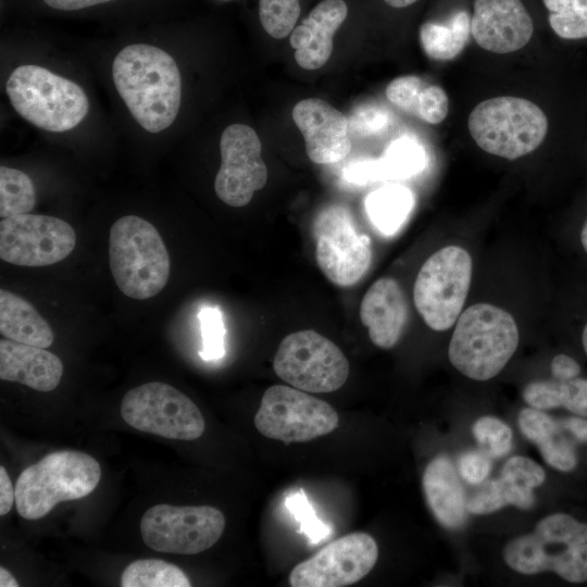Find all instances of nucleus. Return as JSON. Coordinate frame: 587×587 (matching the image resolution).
I'll return each instance as SVG.
<instances>
[{
  "instance_id": "obj_18",
  "label": "nucleus",
  "mask_w": 587,
  "mask_h": 587,
  "mask_svg": "<svg viewBox=\"0 0 587 587\" xmlns=\"http://www.w3.org/2000/svg\"><path fill=\"white\" fill-rule=\"evenodd\" d=\"M292 120L301 132L308 158L317 164L344 160L351 149L349 122L336 108L319 98L300 100Z\"/></svg>"
},
{
  "instance_id": "obj_7",
  "label": "nucleus",
  "mask_w": 587,
  "mask_h": 587,
  "mask_svg": "<svg viewBox=\"0 0 587 587\" xmlns=\"http://www.w3.org/2000/svg\"><path fill=\"white\" fill-rule=\"evenodd\" d=\"M467 126L482 150L515 160L541 145L548 133V118L534 102L504 96L478 103L469 115Z\"/></svg>"
},
{
  "instance_id": "obj_1",
  "label": "nucleus",
  "mask_w": 587,
  "mask_h": 587,
  "mask_svg": "<svg viewBox=\"0 0 587 587\" xmlns=\"http://www.w3.org/2000/svg\"><path fill=\"white\" fill-rule=\"evenodd\" d=\"M112 75L120 97L143 129L155 134L173 124L182 98L173 57L151 45H130L115 57Z\"/></svg>"
},
{
  "instance_id": "obj_12",
  "label": "nucleus",
  "mask_w": 587,
  "mask_h": 587,
  "mask_svg": "<svg viewBox=\"0 0 587 587\" xmlns=\"http://www.w3.org/2000/svg\"><path fill=\"white\" fill-rule=\"evenodd\" d=\"M313 233L316 263L329 282L349 287L369 271L373 255L371 238L358 230L347 208H324L314 221Z\"/></svg>"
},
{
  "instance_id": "obj_43",
  "label": "nucleus",
  "mask_w": 587,
  "mask_h": 587,
  "mask_svg": "<svg viewBox=\"0 0 587 587\" xmlns=\"http://www.w3.org/2000/svg\"><path fill=\"white\" fill-rule=\"evenodd\" d=\"M551 372L555 379L569 380L577 377L580 366L573 358L558 354L551 361Z\"/></svg>"
},
{
  "instance_id": "obj_4",
  "label": "nucleus",
  "mask_w": 587,
  "mask_h": 587,
  "mask_svg": "<svg viewBox=\"0 0 587 587\" xmlns=\"http://www.w3.org/2000/svg\"><path fill=\"white\" fill-rule=\"evenodd\" d=\"M109 263L118 289L127 297L145 300L167 284L171 262L157 228L137 215L115 221L109 235Z\"/></svg>"
},
{
  "instance_id": "obj_28",
  "label": "nucleus",
  "mask_w": 587,
  "mask_h": 587,
  "mask_svg": "<svg viewBox=\"0 0 587 587\" xmlns=\"http://www.w3.org/2000/svg\"><path fill=\"white\" fill-rule=\"evenodd\" d=\"M122 587H189L187 575L177 565L159 559H139L126 566Z\"/></svg>"
},
{
  "instance_id": "obj_35",
  "label": "nucleus",
  "mask_w": 587,
  "mask_h": 587,
  "mask_svg": "<svg viewBox=\"0 0 587 587\" xmlns=\"http://www.w3.org/2000/svg\"><path fill=\"white\" fill-rule=\"evenodd\" d=\"M286 507L299 521L301 532L310 538L311 544H319L330 534V527L315 516L302 489L286 498Z\"/></svg>"
},
{
  "instance_id": "obj_11",
  "label": "nucleus",
  "mask_w": 587,
  "mask_h": 587,
  "mask_svg": "<svg viewBox=\"0 0 587 587\" xmlns=\"http://www.w3.org/2000/svg\"><path fill=\"white\" fill-rule=\"evenodd\" d=\"M254 425L263 436L288 445L332 433L338 414L329 403L303 390L274 385L263 394Z\"/></svg>"
},
{
  "instance_id": "obj_40",
  "label": "nucleus",
  "mask_w": 587,
  "mask_h": 587,
  "mask_svg": "<svg viewBox=\"0 0 587 587\" xmlns=\"http://www.w3.org/2000/svg\"><path fill=\"white\" fill-rule=\"evenodd\" d=\"M491 470L490 457L482 451H466L459 457L458 472L460 476L472 485L480 484L487 478Z\"/></svg>"
},
{
  "instance_id": "obj_42",
  "label": "nucleus",
  "mask_w": 587,
  "mask_h": 587,
  "mask_svg": "<svg viewBox=\"0 0 587 587\" xmlns=\"http://www.w3.org/2000/svg\"><path fill=\"white\" fill-rule=\"evenodd\" d=\"M388 123L389 114L372 105H363L352 114V127L363 135L377 133Z\"/></svg>"
},
{
  "instance_id": "obj_13",
  "label": "nucleus",
  "mask_w": 587,
  "mask_h": 587,
  "mask_svg": "<svg viewBox=\"0 0 587 587\" xmlns=\"http://www.w3.org/2000/svg\"><path fill=\"white\" fill-rule=\"evenodd\" d=\"M225 527L223 513L211 505L155 504L140 521L145 545L155 551L197 554L211 548Z\"/></svg>"
},
{
  "instance_id": "obj_44",
  "label": "nucleus",
  "mask_w": 587,
  "mask_h": 587,
  "mask_svg": "<svg viewBox=\"0 0 587 587\" xmlns=\"http://www.w3.org/2000/svg\"><path fill=\"white\" fill-rule=\"evenodd\" d=\"M15 503V488L3 466H0V515L10 512Z\"/></svg>"
},
{
  "instance_id": "obj_30",
  "label": "nucleus",
  "mask_w": 587,
  "mask_h": 587,
  "mask_svg": "<svg viewBox=\"0 0 587 587\" xmlns=\"http://www.w3.org/2000/svg\"><path fill=\"white\" fill-rule=\"evenodd\" d=\"M36 204V191L30 177L16 168L0 167V216L2 218L29 213Z\"/></svg>"
},
{
  "instance_id": "obj_48",
  "label": "nucleus",
  "mask_w": 587,
  "mask_h": 587,
  "mask_svg": "<svg viewBox=\"0 0 587 587\" xmlns=\"http://www.w3.org/2000/svg\"><path fill=\"white\" fill-rule=\"evenodd\" d=\"M0 586L1 587H17L18 586L13 575L3 566L0 567Z\"/></svg>"
},
{
  "instance_id": "obj_25",
  "label": "nucleus",
  "mask_w": 587,
  "mask_h": 587,
  "mask_svg": "<svg viewBox=\"0 0 587 587\" xmlns=\"http://www.w3.org/2000/svg\"><path fill=\"white\" fill-rule=\"evenodd\" d=\"M471 35V13L460 8L442 23L425 22L419 37L424 53L432 60L448 61L464 49Z\"/></svg>"
},
{
  "instance_id": "obj_29",
  "label": "nucleus",
  "mask_w": 587,
  "mask_h": 587,
  "mask_svg": "<svg viewBox=\"0 0 587 587\" xmlns=\"http://www.w3.org/2000/svg\"><path fill=\"white\" fill-rule=\"evenodd\" d=\"M551 30L565 40L587 38V0H540Z\"/></svg>"
},
{
  "instance_id": "obj_3",
  "label": "nucleus",
  "mask_w": 587,
  "mask_h": 587,
  "mask_svg": "<svg viewBox=\"0 0 587 587\" xmlns=\"http://www.w3.org/2000/svg\"><path fill=\"white\" fill-rule=\"evenodd\" d=\"M503 559L522 574L555 572L571 583L587 580V524L569 514L540 520L533 533L511 539Z\"/></svg>"
},
{
  "instance_id": "obj_16",
  "label": "nucleus",
  "mask_w": 587,
  "mask_h": 587,
  "mask_svg": "<svg viewBox=\"0 0 587 587\" xmlns=\"http://www.w3.org/2000/svg\"><path fill=\"white\" fill-rule=\"evenodd\" d=\"M220 150L222 161L214 190L224 203L243 207L267 182L260 138L250 126L233 124L222 133Z\"/></svg>"
},
{
  "instance_id": "obj_19",
  "label": "nucleus",
  "mask_w": 587,
  "mask_h": 587,
  "mask_svg": "<svg viewBox=\"0 0 587 587\" xmlns=\"http://www.w3.org/2000/svg\"><path fill=\"white\" fill-rule=\"evenodd\" d=\"M349 14L347 0H321L295 26L289 42L301 68L317 70L328 61L334 36L347 22Z\"/></svg>"
},
{
  "instance_id": "obj_34",
  "label": "nucleus",
  "mask_w": 587,
  "mask_h": 587,
  "mask_svg": "<svg viewBox=\"0 0 587 587\" xmlns=\"http://www.w3.org/2000/svg\"><path fill=\"white\" fill-rule=\"evenodd\" d=\"M202 334V350L199 352L204 360H215L224 355V324L222 313L213 307H205L199 312Z\"/></svg>"
},
{
  "instance_id": "obj_50",
  "label": "nucleus",
  "mask_w": 587,
  "mask_h": 587,
  "mask_svg": "<svg viewBox=\"0 0 587 587\" xmlns=\"http://www.w3.org/2000/svg\"><path fill=\"white\" fill-rule=\"evenodd\" d=\"M582 344H583V347H584V350H585V353L587 355V323L583 329V333H582Z\"/></svg>"
},
{
  "instance_id": "obj_20",
  "label": "nucleus",
  "mask_w": 587,
  "mask_h": 587,
  "mask_svg": "<svg viewBox=\"0 0 587 587\" xmlns=\"http://www.w3.org/2000/svg\"><path fill=\"white\" fill-rule=\"evenodd\" d=\"M407 298L391 277L376 279L366 290L360 305V319L367 327L371 341L390 349L400 339L409 314Z\"/></svg>"
},
{
  "instance_id": "obj_31",
  "label": "nucleus",
  "mask_w": 587,
  "mask_h": 587,
  "mask_svg": "<svg viewBox=\"0 0 587 587\" xmlns=\"http://www.w3.org/2000/svg\"><path fill=\"white\" fill-rule=\"evenodd\" d=\"M380 161L386 179L408 178L424 170L427 158L421 143L412 138L401 137L387 147Z\"/></svg>"
},
{
  "instance_id": "obj_23",
  "label": "nucleus",
  "mask_w": 587,
  "mask_h": 587,
  "mask_svg": "<svg viewBox=\"0 0 587 587\" xmlns=\"http://www.w3.org/2000/svg\"><path fill=\"white\" fill-rule=\"evenodd\" d=\"M519 426L523 435L535 442L544 460L561 472L574 470L577 463L573 445L561 433V424L544 410L527 408L519 414Z\"/></svg>"
},
{
  "instance_id": "obj_6",
  "label": "nucleus",
  "mask_w": 587,
  "mask_h": 587,
  "mask_svg": "<svg viewBox=\"0 0 587 587\" xmlns=\"http://www.w3.org/2000/svg\"><path fill=\"white\" fill-rule=\"evenodd\" d=\"M5 91L23 118L48 132L74 128L89 110L79 85L37 65L16 67L7 80Z\"/></svg>"
},
{
  "instance_id": "obj_2",
  "label": "nucleus",
  "mask_w": 587,
  "mask_h": 587,
  "mask_svg": "<svg viewBox=\"0 0 587 587\" xmlns=\"http://www.w3.org/2000/svg\"><path fill=\"white\" fill-rule=\"evenodd\" d=\"M519 341V327L509 312L490 303H476L458 317L448 357L464 376L488 380L507 365Z\"/></svg>"
},
{
  "instance_id": "obj_32",
  "label": "nucleus",
  "mask_w": 587,
  "mask_h": 587,
  "mask_svg": "<svg viewBox=\"0 0 587 587\" xmlns=\"http://www.w3.org/2000/svg\"><path fill=\"white\" fill-rule=\"evenodd\" d=\"M301 0H259L258 17L263 30L272 38L288 37L301 16Z\"/></svg>"
},
{
  "instance_id": "obj_15",
  "label": "nucleus",
  "mask_w": 587,
  "mask_h": 587,
  "mask_svg": "<svg viewBox=\"0 0 587 587\" xmlns=\"http://www.w3.org/2000/svg\"><path fill=\"white\" fill-rule=\"evenodd\" d=\"M378 558V547L366 533H351L322 548L295 566L289 575L292 587H342L366 576Z\"/></svg>"
},
{
  "instance_id": "obj_21",
  "label": "nucleus",
  "mask_w": 587,
  "mask_h": 587,
  "mask_svg": "<svg viewBox=\"0 0 587 587\" xmlns=\"http://www.w3.org/2000/svg\"><path fill=\"white\" fill-rule=\"evenodd\" d=\"M63 375V363L45 348L8 338L0 340V378L37 391H51Z\"/></svg>"
},
{
  "instance_id": "obj_17",
  "label": "nucleus",
  "mask_w": 587,
  "mask_h": 587,
  "mask_svg": "<svg viewBox=\"0 0 587 587\" xmlns=\"http://www.w3.org/2000/svg\"><path fill=\"white\" fill-rule=\"evenodd\" d=\"M471 35L483 49L507 54L525 47L535 32L524 0H473Z\"/></svg>"
},
{
  "instance_id": "obj_39",
  "label": "nucleus",
  "mask_w": 587,
  "mask_h": 587,
  "mask_svg": "<svg viewBox=\"0 0 587 587\" xmlns=\"http://www.w3.org/2000/svg\"><path fill=\"white\" fill-rule=\"evenodd\" d=\"M501 474L529 490L540 486L546 477L544 469L538 463L522 455L510 458L504 463Z\"/></svg>"
},
{
  "instance_id": "obj_47",
  "label": "nucleus",
  "mask_w": 587,
  "mask_h": 587,
  "mask_svg": "<svg viewBox=\"0 0 587 587\" xmlns=\"http://www.w3.org/2000/svg\"><path fill=\"white\" fill-rule=\"evenodd\" d=\"M380 3L391 11H405L416 5L422 0H379Z\"/></svg>"
},
{
  "instance_id": "obj_24",
  "label": "nucleus",
  "mask_w": 587,
  "mask_h": 587,
  "mask_svg": "<svg viewBox=\"0 0 587 587\" xmlns=\"http://www.w3.org/2000/svg\"><path fill=\"white\" fill-rule=\"evenodd\" d=\"M0 333L4 338L25 345L48 348L54 334L35 307L22 297L0 290Z\"/></svg>"
},
{
  "instance_id": "obj_46",
  "label": "nucleus",
  "mask_w": 587,
  "mask_h": 587,
  "mask_svg": "<svg viewBox=\"0 0 587 587\" xmlns=\"http://www.w3.org/2000/svg\"><path fill=\"white\" fill-rule=\"evenodd\" d=\"M562 428L569 430L577 440L587 442V420L582 417H570L561 423Z\"/></svg>"
},
{
  "instance_id": "obj_45",
  "label": "nucleus",
  "mask_w": 587,
  "mask_h": 587,
  "mask_svg": "<svg viewBox=\"0 0 587 587\" xmlns=\"http://www.w3.org/2000/svg\"><path fill=\"white\" fill-rule=\"evenodd\" d=\"M48 7L61 11H76L112 0H42Z\"/></svg>"
},
{
  "instance_id": "obj_14",
  "label": "nucleus",
  "mask_w": 587,
  "mask_h": 587,
  "mask_svg": "<svg viewBox=\"0 0 587 587\" xmlns=\"http://www.w3.org/2000/svg\"><path fill=\"white\" fill-rule=\"evenodd\" d=\"M75 245L74 229L59 217L25 213L0 222V258L10 264L52 265L68 257Z\"/></svg>"
},
{
  "instance_id": "obj_49",
  "label": "nucleus",
  "mask_w": 587,
  "mask_h": 587,
  "mask_svg": "<svg viewBox=\"0 0 587 587\" xmlns=\"http://www.w3.org/2000/svg\"><path fill=\"white\" fill-rule=\"evenodd\" d=\"M580 243L585 250V252L587 253V218L582 227V230H580Z\"/></svg>"
},
{
  "instance_id": "obj_41",
  "label": "nucleus",
  "mask_w": 587,
  "mask_h": 587,
  "mask_svg": "<svg viewBox=\"0 0 587 587\" xmlns=\"http://www.w3.org/2000/svg\"><path fill=\"white\" fill-rule=\"evenodd\" d=\"M344 178L351 184L366 185L386 179L380 159H361L344 168Z\"/></svg>"
},
{
  "instance_id": "obj_9",
  "label": "nucleus",
  "mask_w": 587,
  "mask_h": 587,
  "mask_svg": "<svg viewBox=\"0 0 587 587\" xmlns=\"http://www.w3.org/2000/svg\"><path fill=\"white\" fill-rule=\"evenodd\" d=\"M273 369L284 382L310 392L335 391L349 375V362L339 347L310 329L289 334L280 341Z\"/></svg>"
},
{
  "instance_id": "obj_36",
  "label": "nucleus",
  "mask_w": 587,
  "mask_h": 587,
  "mask_svg": "<svg viewBox=\"0 0 587 587\" xmlns=\"http://www.w3.org/2000/svg\"><path fill=\"white\" fill-rule=\"evenodd\" d=\"M426 84L416 75L399 76L387 85L386 97L398 109L416 116L419 98Z\"/></svg>"
},
{
  "instance_id": "obj_37",
  "label": "nucleus",
  "mask_w": 587,
  "mask_h": 587,
  "mask_svg": "<svg viewBox=\"0 0 587 587\" xmlns=\"http://www.w3.org/2000/svg\"><path fill=\"white\" fill-rule=\"evenodd\" d=\"M511 504L510 495L499 477L485 484L467 500V511L472 514H489Z\"/></svg>"
},
{
  "instance_id": "obj_38",
  "label": "nucleus",
  "mask_w": 587,
  "mask_h": 587,
  "mask_svg": "<svg viewBox=\"0 0 587 587\" xmlns=\"http://www.w3.org/2000/svg\"><path fill=\"white\" fill-rule=\"evenodd\" d=\"M449 111V99L438 85L426 84L421 91L416 116L428 124L441 123Z\"/></svg>"
},
{
  "instance_id": "obj_10",
  "label": "nucleus",
  "mask_w": 587,
  "mask_h": 587,
  "mask_svg": "<svg viewBox=\"0 0 587 587\" xmlns=\"http://www.w3.org/2000/svg\"><path fill=\"white\" fill-rule=\"evenodd\" d=\"M120 410L129 426L170 439L195 440L205 428L203 415L192 400L162 382L128 390Z\"/></svg>"
},
{
  "instance_id": "obj_5",
  "label": "nucleus",
  "mask_w": 587,
  "mask_h": 587,
  "mask_svg": "<svg viewBox=\"0 0 587 587\" xmlns=\"http://www.w3.org/2000/svg\"><path fill=\"white\" fill-rule=\"evenodd\" d=\"M100 477V464L91 455L74 450L51 452L16 479V511L26 520L41 519L62 501L88 496Z\"/></svg>"
},
{
  "instance_id": "obj_27",
  "label": "nucleus",
  "mask_w": 587,
  "mask_h": 587,
  "mask_svg": "<svg viewBox=\"0 0 587 587\" xmlns=\"http://www.w3.org/2000/svg\"><path fill=\"white\" fill-rule=\"evenodd\" d=\"M529 407L548 410L563 407L570 412L587 416V379L575 377L569 380H537L523 390Z\"/></svg>"
},
{
  "instance_id": "obj_8",
  "label": "nucleus",
  "mask_w": 587,
  "mask_h": 587,
  "mask_svg": "<svg viewBox=\"0 0 587 587\" xmlns=\"http://www.w3.org/2000/svg\"><path fill=\"white\" fill-rule=\"evenodd\" d=\"M472 258L459 246L434 252L420 268L414 287V305L426 325L437 332L455 324L465 303L472 279Z\"/></svg>"
},
{
  "instance_id": "obj_33",
  "label": "nucleus",
  "mask_w": 587,
  "mask_h": 587,
  "mask_svg": "<svg viewBox=\"0 0 587 587\" xmlns=\"http://www.w3.org/2000/svg\"><path fill=\"white\" fill-rule=\"evenodd\" d=\"M472 433L482 450L490 458H501L511 450L512 430L497 417H479L473 424Z\"/></svg>"
},
{
  "instance_id": "obj_26",
  "label": "nucleus",
  "mask_w": 587,
  "mask_h": 587,
  "mask_svg": "<svg viewBox=\"0 0 587 587\" xmlns=\"http://www.w3.org/2000/svg\"><path fill=\"white\" fill-rule=\"evenodd\" d=\"M414 203L413 192L409 188L388 185L369 193L364 205L372 225L380 234L392 236L404 225Z\"/></svg>"
},
{
  "instance_id": "obj_22",
  "label": "nucleus",
  "mask_w": 587,
  "mask_h": 587,
  "mask_svg": "<svg viewBox=\"0 0 587 587\" xmlns=\"http://www.w3.org/2000/svg\"><path fill=\"white\" fill-rule=\"evenodd\" d=\"M426 502L438 523L449 529L464 525L467 517L465 491L452 462L438 455L426 466L423 474Z\"/></svg>"
}]
</instances>
